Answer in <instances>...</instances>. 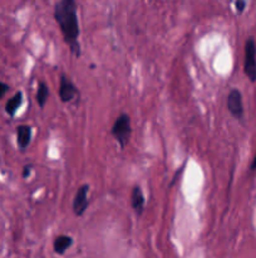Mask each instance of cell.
Wrapping results in <instances>:
<instances>
[{
  "mask_svg": "<svg viewBox=\"0 0 256 258\" xmlns=\"http://www.w3.org/2000/svg\"><path fill=\"white\" fill-rule=\"evenodd\" d=\"M37 102L39 105L40 108H44L45 105L48 102V97H49V87L45 82H39L38 85V90H37Z\"/></svg>",
  "mask_w": 256,
  "mask_h": 258,
  "instance_id": "11",
  "label": "cell"
},
{
  "mask_svg": "<svg viewBox=\"0 0 256 258\" xmlns=\"http://www.w3.org/2000/svg\"><path fill=\"white\" fill-rule=\"evenodd\" d=\"M227 108L231 115L237 120H241L243 116L242 95L237 88H232L227 96Z\"/></svg>",
  "mask_w": 256,
  "mask_h": 258,
  "instance_id": "6",
  "label": "cell"
},
{
  "mask_svg": "<svg viewBox=\"0 0 256 258\" xmlns=\"http://www.w3.org/2000/svg\"><path fill=\"white\" fill-rule=\"evenodd\" d=\"M32 127L29 125H19L17 127V143L20 150H25L32 141Z\"/></svg>",
  "mask_w": 256,
  "mask_h": 258,
  "instance_id": "8",
  "label": "cell"
},
{
  "mask_svg": "<svg viewBox=\"0 0 256 258\" xmlns=\"http://www.w3.org/2000/svg\"><path fill=\"white\" fill-rule=\"evenodd\" d=\"M9 91V86L4 82H0V100L5 96V93Z\"/></svg>",
  "mask_w": 256,
  "mask_h": 258,
  "instance_id": "13",
  "label": "cell"
},
{
  "mask_svg": "<svg viewBox=\"0 0 256 258\" xmlns=\"http://www.w3.org/2000/svg\"><path fill=\"white\" fill-rule=\"evenodd\" d=\"M110 135L115 139L120 149H124L130 144L131 135H132V126H131V117L128 113L122 112L113 123L110 128Z\"/></svg>",
  "mask_w": 256,
  "mask_h": 258,
  "instance_id": "2",
  "label": "cell"
},
{
  "mask_svg": "<svg viewBox=\"0 0 256 258\" xmlns=\"http://www.w3.org/2000/svg\"><path fill=\"white\" fill-rule=\"evenodd\" d=\"M131 207L136 212L137 216H142L146 207V198L143 196V191L140 186H135L131 191Z\"/></svg>",
  "mask_w": 256,
  "mask_h": 258,
  "instance_id": "7",
  "label": "cell"
},
{
  "mask_svg": "<svg viewBox=\"0 0 256 258\" xmlns=\"http://www.w3.org/2000/svg\"><path fill=\"white\" fill-rule=\"evenodd\" d=\"M250 170H251V171L256 170V154H255V156H253L252 163H251V165H250Z\"/></svg>",
  "mask_w": 256,
  "mask_h": 258,
  "instance_id": "15",
  "label": "cell"
},
{
  "mask_svg": "<svg viewBox=\"0 0 256 258\" xmlns=\"http://www.w3.org/2000/svg\"><path fill=\"white\" fill-rule=\"evenodd\" d=\"M246 2H236L235 3V8H236V12L238 13V14H241V13L243 12V10H245V8H246Z\"/></svg>",
  "mask_w": 256,
  "mask_h": 258,
  "instance_id": "12",
  "label": "cell"
},
{
  "mask_svg": "<svg viewBox=\"0 0 256 258\" xmlns=\"http://www.w3.org/2000/svg\"><path fill=\"white\" fill-rule=\"evenodd\" d=\"M243 72L251 82H256V42L252 37L245 42Z\"/></svg>",
  "mask_w": 256,
  "mask_h": 258,
  "instance_id": "3",
  "label": "cell"
},
{
  "mask_svg": "<svg viewBox=\"0 0 256 258\" xmlns=\"http://www.w3.org/2000/svg\"><path fill=\"white\" fill-rule=\"evenodd\" d=\"M33 169V165H30V164H28V165L24 166V169H23V178L27 179L28 176L30 175V170Z\"/></svg>",
  "mask_w": 256,
  "mask_h": 258,
  "instance_id": "14",
  "label": "cell"
},
{
  "mask_svg": "<svg viewBox=\"0 0 256 258\" xmlns=\"http://www.w3.org/2000/svg\"><path fill=\"white\" fill-rule=\"evenodd\" d=\"M22 102H23V93L22 92H17L12 98H9V100H8V102L5 103V111H7L8 115L12 116V117L13 116H15V113H17L18 108L20 107Z\"/></svg>",
  "mask_w": 256,
  "mask_h": 258,
  "instance_id": "10",
  "label": "cell"
},
{
  "mask_svg": "<svg viewBox=\"0 0 256 258\" xmlns=\"http://www.w3.org/2000/svg\"><path fill=\"white\" fill-rule=\"evenodd\" d=\"M88 193H89V185L88 184H83L79 186L75 193L74 199H73V212L77 217H82L85 213L88 208Z\"/></svg>",
  "mask_w": 256,
  "mask_h": 258,
  "instance_id": "5",
  "label": "cell"
},
{
  "mask_svg": "<svg viewBox=\"0 0 256 258\" xmlns=\"http://www.w3.org/2000/svg\"><path fill=\"white\" fill-rule=\"evenodd\" d=\"M73 244V238L65 234H60L53 242V249L57 254H64L68 248H70Z\"/></svg>",
  "mask_w": 256,
  "mask_h": 258,
  "instance_id": "9",
  "label": "cell"
},
{
  "mask_svg": "<svg viewBox=\"0 0 256 258\" xmlns=\"http://www.w3.org/2000/svg\"><path fill=\"white\" fill-rule=\"evenodd\" d=\"M54 19L59 25L65 44L77 58L80 57L79 20H78L77 3L74 0H62L54 5Z\"/></svg>",
  "mask_w": 256,
  "mask_h": 258,
  "instance_id": "1",
  "label": "cell"
},
{
  "mask_svg": "<svg viewBox=\"0 0 256 258\" xmlns=\"http://www.w3.org/2000/svg\"><path fill=\"white\" fill-rule=\"evenodd\" d=\"M58 95H59L60 101L63 103H68L74 100L77 96H79V91L69 77H67L65 75H60Z\"/></svg>",
  "mask_w": 256,
  "mask_h": 258,
  "instance_id": "4",
  "label": "cell"
}]
</instances>
